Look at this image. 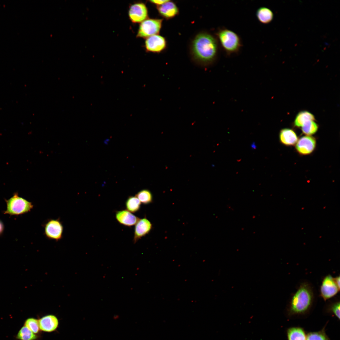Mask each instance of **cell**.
Returning a JSON list of instances; mask_svg holds the SVG:
<instances>
[{"label": "cell", "mask_w": 340, "mask_h": 340, "mask_svg": "<svg viewBox=\"0 0 340 340\" xmlns=\"http://www.w3.org/2000/svg\"><path fill=\"white\" fill-rule=\"evenodd\" d=\"M219 43L215 37L210 33L202 32L193 40L190 53L193 60L202 66L212 65L218 58Z\"/></svg>", "instance_id": "obj_1"}, {"label": "cell", "mask_w": 340, "mask_h": 340, "mask_svg": "<svg viewBox=\"0 0 340 340\" xmlns=\"http://www.w3.org/2000/svg\"><path fill=\"white\" fill-rule=\"evenodd\" d=\"M313 300V292L310 285L307 283L302 284L291 299L290 312L298 314L306 312L311 305Z\"/></svg>", "instance_id": "obj_2"}, {"label": "cell", "mask_w": 340, "mask_h": 340, "mask_svg": "<svg viewBox=\"0 0 340 340\" xmlns=\"http://www.w3.org/2000/svg\"><path fill=\"white\" fill-rule=\"evenodd\" d=\"M215 37L227 55L236 54L240 52L242 46L241 39L234 31L226 28H220L216 32Z\"/></svg>", "instance_id": "obj_3"}, {"label": "cell", "mask_w": 340, "mask_h": 340, "mask_svg": "<svg viewBox=\"0 0 340 340\" xmlns=\"http://www.w3.org/2000/svg\"><path fill=\"white\" fill-rule=\"evenodd\" d=\"M5 200L7 207L3 211L4 214L11 215L24 214L30 212L34 207L31 202L20 197L17 192L15 193L8 199Z\"/></svg>", "instance_id": "obj_4"}, {"label": "cell", "mask_w": 340, "mask_h": 340, "mask_svg": "<svg viewBox=\"0 0 340 340\" xmlns=\"http://www.w3.org/2000/svg\"><path fill=\"white\" fill-rule=\"evenodd\" d=\"M162 19H148L141 22L139 25L137 37L146 38L151 36L158 34L162 27Z\"/></svg>", "instance_id": "obj_5"}, {"label": "cell", "mask_w": 340, "mask_h": 340, "mask_svg": "<svg viewBox=\"0 0 340 340\" xmlns=\"http://www.w3.org/2000/svg\"><path fill=\"white\" fill-rule=\"evenodd\" d=\"M43 227L44 234L48 239L58 241L62 239L64 227L60 219H49Z\"/></svg>", "instance_id": "obj_6"}, {"label": "cell", "mask_w": 340, "mask_h": 340, "mask_svg": "<svg viewBox=\"0 0 340 340\" xmlns=\"http://www.w3.org/2000/svg\"><path fill=\"white\" fill-rule=\"evenodd\" d=\"M339 290L333 277L331 275H328L324 278L320 287V295L324 300L334 296Z\"/></svg>", "instance_id": "obj_7"}, {"label": "cell", "mask_w": 340, "mask_h": 340, "mask_svg": "<svg viewBox=\"0 0 340 340\" xmlns=\"http://www.w3.org/2000/svg\"><path fill=\"white\" fill-rule=\"evenodd\" d=\"M167 46L165 38L159 34L151 36L146 39L145 46L146 51L160 53L165 50Z\"/></svg>", "instance_id": "obj_8"}, {"label": "cell", "mask_w": 340, "mask_h": 340, "mask_svg": "<svg viewBox=\"0 0 340 340\" xmlns=\"http://www.w3.org/2000/svg\"><path fill=\"white\" fill-rule=\"evenodd\" d=\"M128 16L133 23L141 22L148 18V11L145 4L137 3L131 5L128 11Z\"/></svg>", "instance_id": "obj_9"}, {"label": "cell", "mask_w": 340, "mask_h": 340, "mask_svg": "<svg viewBox=\"0 0 340 340\" xmlns=\"http://www.w3.org/2000/svg\"><path fill=\"white\" fill-rule=\"evenodd\" d=\"M316 145L315 139L309 136H303L298 140L296 149L300 154L306 155L312 153L314 150Z\"/></svg>", "instance_id": "obj_10"}, {"label": "cell", "mask_w": 340, "mask_h": 340, "mask_svg": "<svg viewBox=\"0 0 340 340\" xmlns=\"http://www.w3.org/2000/svg\"><path fill=\"white\" fill-rule=\"evenodd\" d=\"M156 8L159 14L167 20L172 19L178 15L179 9L176 4L170 0L160 5L157 6Z\"/></svg>", "instance_id": "obj_11"}, {"label": "cell", "mask_w": 340, "mask_h": 340, "mask_svg": "<svg viewBox=\"0 0 340 340\" xmlns=\"http://www.w3.org/2000/svg\"><path fill=\"white\" fill-rule=\"evenodd\" d=\"M152 228L151 223L146 218L140 219L135 227L133 243H136L142 237L148 234Z\"/></svg>", "instance_id": "obj_12"}, {"label": "cell", "mask_w": 340, "mask_h": 340, "mask_svg": "<svg viewBox=\"0 0 340 340\" xmlns=\"http://www.w3.org/2000/svg\"><path fill=\"white\" fill-rule=\"evenodd\" d=\"M38 322L40 330L46 332H50L54 331L59 325V321L57 317L51 314L43 316L38 320Z\"/></svg>", "instance_id": "obj_13"}, {"label": "cell", "mask_w": 340, "mask_h": 340, "mask_svg": "<svg viewBox=\"0 0 340 340\" xmlns=\"http://www.w3.org/2000/svg\"><path fill=\"white\" fill-rule=\"evenodd\" d=\"M116 218L120 224L128 227L134 225L140 219L126 210L116 211Z\"/></svg>", "instance_id": "obj_14"}, {"label": "cell", "mask_w": 340, "mask_h": 340, "mask_svg": "<svg viewBox=\"0 0 340 340\" xmlns=\"http://www.w3.org/2000/svg\"><path fill=\"white\" fill-rule=\"evenodd\" d=\"M279 138L280 142L287 146L294 145L298 140V138L295 133L289 128L282 129L280 133Z\"/></svg>", "instance_id": "obj_15"}, {"label": "cell", "mask_w": 340, "mask_h": 340, "mask_svg": "<svg viewBox=\"0 0 340 340\" xmlns=\"http://www.w3.org/2000/svg\"><path fill=\"white\" fill-rule=\"evenodd\" d=\"M256 15L259 22L264 24L269 23L274 18V14L272 10L265 7L259 8L256 11Z\"/></svg>", "instance_id": "obj_16"}, {"label": "cell", "mask_w": 340, "mask_h": 340, "mask_svg": "<svg viewBox=\"0 0 340 340\" xmlns=\"http://www.w3.org/2000/svg\"><path fill=\"white\" fill-rule=\"evenodd\" d=\"M314 115L307 111L300 112L296 116L294 121V125L298 127H301L305 122L309 120L314 121Z\"/></svg>", "instance_id": "obj_17"}, {"label": "cell", "mask_w": 340, "mask_h": 340, "mask_svg": "<svg viewBox=\"0 0 340 340\" xmlns=\"http://www.w3.org/2000/svg\"><path fill=\"white\" fill-rule=\"evenodd\" d=\"M287 337L288 340H307L304 331L298 327L289 329L287 331Z\"/></svg>", "instance_id": "obj_18"}, {"label": "cell", "mask_w": 340, "mask_h": 340, "mask_svg": "<svg viewBox=\"0 0 340 340\" xmlns=\"http://www.w3.org/2000/svg\"><path fill=\"white\" fill-rule=\"evenodd\" d=\"M141 202L135 196H130L126 202V207L128 211L131 212H136L140 209Z\"/></svg>", "instance_id": "obj_19"}, {"label": "cell", "mask_w": 340, "mask_h": 340, "mask_svg": "<svg viewBox=\"0 0 340 340\" xmlns=\"http://www.w3.org/2000/svg\"><path fill=\"white\" fill-rule=\"evenodd\" d=\"M16 337L20 340H35L37 337L35 334L24 326L18 332Z\"/></svg>", "instance_id": "obj_20"}, {"label": "cell", "mask_w": 340, "mask_h": 340, "mask_svg": "<svg viewBox=\"0 0 340 340\" xmlns=\"http://www.w3.org/2000/svg\"><path fill=\"white\" fill-rule=\"evenodd\" d=\"M135 196L144 204H149L152 201V194L148 190H143L139 191L136 194Z\"/></svg>", "instance_id": "obj_21"}, {"label": "cell", "mask_w": 340, "mask_h": 340, "mask_svg": "<svg viewBox=\"0 0 340 340\" xmlns=\"http://www.w3.org/2000/svg\"><path fill=\"white\" fill-rule=\"evenodd\" d=\"M301 128L303 132L307 135H311L315 133L318 129L317 124L313 120L307 121Z\"/></svg>", "instance_id": "obj_22"}, {"label": "cell", "mask_w": 340, "mask_h": 340, "mask_svg": "<svg viewBox=\"0 0 340 340\" xmlns=\"http://www.w3.org/2000/svg\"><path fill=\"white\" fill-rule=\"evenodd\" d=\"M25 326L35 334L38 333L40 330L38 320L33 318L26 319L25 321Z\"/></svg>", "instance_id": "obj_23"}, {"label": "cell", "mask_w": 340, "mask_h": 340, "mask_svg": "<svg viewBox=\"0 0 340 340\" xmlns=\"http://www.w3.org/2000/svg\"><path fill=\"white\" fill-rule=\"evenodd\" d=\"M307 340H328L325 333L322 332L309 333L306 337Z\"/></svg>", "instance_id": "obj_24"}, {"label": "cell", "mask_w": 340, "mask_h": 340, "mask_svg": "<svg viewBox=\"0 0 340 340\" xmlns=\"http://www.w3.org/2000/svg\"><path fill=\"white\" fill-rule=\"evenodd\" d=\"M340 302L338 301L334 303L331 307V310L339 319H340Z\"/></svg>", "instance_id": "obj_25"}, {"label": "cell", "mask_w": 340, "mask_h": 340, "mask_svg": "<svg viewBox=\"0 0 340 340\" xmlns=\"http://www.w3.org/2000/svg\"><path fill=\"white\" fill-rule=\"evenodd\" d=\"M167 0H150V2L157 6H158L167 1Z\"/></svg>", "instance_id": "obj_26"}, {"label": "cell", "mask_w": 340, "mask_h": 340, "mask_svg": "<svg viewBox=\"0 0 340 340\" xmlns=\"http://www.w3.org/2000/svg\"><path fill=\"white\" fill-rule=\"evenodd\" d=\"M334 281L337 287L340 289V276L339 275L335 278H333Z\"/></svg>", "instance_id": "obj_27"}, {"label": "cell", "mask_w": 340, "mask_h": 340, "mask_svg": "<svg viewBox=\"0 0 340 340\" xmlns=\"http://www.w3.org/2000/svg\"><path fill=\"white\" fill-rule=\"evenodd\" d=\"M4 226L3 222L0 220V235L2 234L3 231Z\"/></svg>", "instance_id": "obj_28"}]
</instances>
